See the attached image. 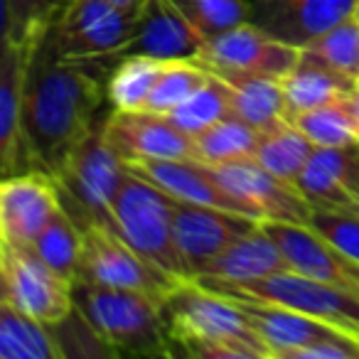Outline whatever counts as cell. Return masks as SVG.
<instances>
[{
  "label": "cell",
  "instance_id": "cell-1",
  "mask_svg": "<svg viewBox=\"0 0 359 359\" xmlns=\"http://www.w3.org/2000/svg\"><path fill=\"white\" fill-rule=\"evenodd\" d=\"M104 101V72L32 52L22 79V145L30 170L55 177L76 145L99 126L96 116Z\"/></svg>",
  "mask_w": 359,
  "mask_h": 359
},
{
  "label": "cell",
  "instance_id": "cell-2",
  "mask_svg": "<svg viewBox=\"0 0 359 359\" xmlns=\"http://www.w3.org/2000/svg\"><path fill=\"white\" fill-rule=\"evenodd\" d=\"M160 315L175 357L271 359L239 305L195 278L180 280L160 300Z\"/></svg>",
  "mask_w": 359,
  "mask_h": 359
},
{
  "label": "cell",
  "instance_id": "cell-3",
  "mask_svg": "<svg viewBox=\"0 0 359 359\" xmlns=\"http://www.w3.org/2000/svg\"><path fill=\"white\" fill-rule=\"evenodd\" d=\"M74 305L116 354L130 357H175L165 332L160 303L153 295L76 278L72 283Z\"/></svg>",
  "mask_w": 359,
  "mask_h": 359
},
{
  "label": "cell",
  "instance_id": "cell-4",
  "mask_svg": "<svg viewBox=\"0 0 359 359\" xmlns=\"http://www.w3.org/2000/svg\"><path fill=\"white\" fill-rule=\"evenodd\" d=\"M128 168L106 140L104 123L96 126L55 175L62 210L79 226L101 224L114 229V200Z\"/></svg>",
  "mask_w": 359,
  "mask_h": 359
},
{
  "label": "cell",
  "instance_id": "cell-5",
  "mask_svg": "<svg viewBox=\"0 0 359 359\" xmlns=\"http://www.w3.org/2000/svg\"><path fill=\"white\" fill-rule=\"evenodd\" d=\"M138 22L140 18L116 11L106 0H74L62 11L37 50L55 60L89 65L109 74Z\"/></svg>",
  "mask_w": 359,
  "mask_h": 359
},
{
  "label": "cell",
  "instance_id": "cell-6",
  "mask_svg": "<svg viewBox=\"0 0 359 359\" xmlns=\"http://www.w3.org/2000/svg\"><path fill=\"white\" fill-rule=\"evenodd\" d=\"M172 197L128 170L111 210L114 231L160 271L185 280L190 271L172 239Z\"/></svg>",
  "mask_w": 359,
  "mask_h": 359
},
{
  "label": "cell",
  "instance_id": "cell-7",
  "mask_svg": "<svg viewBox=\"0 0 359 359\" xmlns=\"http://www.w3.org/2000/svg\"><path fill=\"white\" fill-rule=\"evenodd\" d=\"M81 239L84 244H81V264L76 278L109 288L138 290L153 295L158 303L180 283L177 278L168 276L135 249H130L109 226H81Z\"/></svg>",
  "mask_w": 359,
  "mask_h": 359
},
{
  "label": "cell",
  "instance_id": "cell-8",
  "mask_svg": "<svg viewBox=\"0 0 359 359\" xmlns=\"http://www.w3.org/2000/svg\"><path fill=\"white\" fill-rule=\"evenodd\" d=\"M219 293L249 295V298L269 300L285 308L300 310L305 315H313L330 325L359 334V295L330 285L325 280L310 278L293 269H285L269 278L251 280L244 285H224V283H205Z\"/></svg>",
  "mask_w": 359,
  "mask_h": 359
},
{
  "label": "cell",
  "instance_id": "cell-9",
  "mask_svg": "<svg viewBox=\"0 0 359 359\" xmlns=\"http://www.w3.org/2000/svg\"><path fill=\"white\" fill-rule=\"evenodd\" d=\"M0 278L6 285L8 303L47 327L62 323L74 310L72 280L50 269L30 244L6 241L0 259Z\"/></svg>",
  "mask_w": 359,
  "mask_h": 359
},
{
  "label": "cell",
  "instance_id": "cell-10",
  "mask_svg": "<svg viewBox=\"0 0 359 359\" xmlns=\"http://www.w3.org/2000/svg\"><path fill=\"white\" fill-rule=\"evenodd\" d=\"M300 60V47L269 35L254 22L224 30L202 45L197 62L212 72H249L283 79Z\"/></svg>",
  "mask_w": 359,
  "mask_h": 359
},
{
  "label": "cell",
  "instance_id": "cell-11",
  "mask_svg": "<svg viewBox=\"0 0 359 359\" xmlns=\"http://www.w3.org/2000/svg\"><path fill=\"white\" fill-rule=\"evenodd\" d=\"M219 182L236 195L261 222H288L308 224L313 207L288 180L276 177L254 158L231 160L224 165H210Z\"/></svg>",
  "mask_w": 359,
  "mask_h": 359
},
{
  "label": "cell",
  "instance_id": "cell-12",
  "mask_svg": "<svg viewBox=\"0 0 359 359\" xmlns=\"http://www.w3.org/2000/svg\"><path fill=\"white\" fill-rule=\"evenodd\" d=\"M224 295H229L241 308V313L246 315V320L254 325L259 337L269 347L271 359H298L300 352H305L308 347L354 334L337 327V325H330L325 320L313 318V315L300 313V310L285 308V305L236 293Z\"/></svg>",
  "mask_w": 359,
  "mask_h": 359
},
{
  "label": "cell",
  "instance_id": "cell-13",
  "mask_svg": "<svg viewBox=\"0 0 359 359\" xmlns=\"http://www.w3.org/2000/svg\"><path fill=\"white\" fill-rule=\"evenodd\" d=\"M104 133L123 163L138 160H197L195 140L165 114L111 111Z\"/></svg>",
  "mask_w": 359,
  "mask_h": 359
},
{
  "label": "cell",
  "instance_id": "cell-14",
  "mask_svg": "<svg viewBox=\"0 0 359 359\" xmlns=\"http://www.w3.org/2000/svg\"><path fill=\"white\" fill-rule=\"evenodd\" d=\"M259 219H251L234 212L215 210V207L175 202L172 207V239L177 254L182 256L190 278L207 264L229 249L239 236L251 231Z\"/></svg>",
  "mask_w": 359,
  "mask_h": 359
},
{
  "label": "cell",
  "instance_id": "cell-15",
  "mask_svg": "<svg viewBox=\"0 0 359 359\" xmlns=\"http://www.w3.org/2000/svg\"><path fill=\"white\" fill-rule=\"evenodd\" d=\"M271 239L278 244L288 269L310 278L325 280L330 285L359 295V261L339 251L308 224L288 222H264Z\"/></svg>",
  "mask_w": 359,
  "mask_h": 359
},
{
  "label": "cell",
  "instance_id": "cell-16",
  "mask_svg": "<svg viewBox=\"0 0 359 359\" xmlns=\"http://www.w3.org/2000/svg\"><path fill=\"white\" fill-rule=\"evenodd\" d=\"M126 168L148 180L150 185L163 190L175 202L215 207L259 219L239 197L222 185L215 170L200 160H138V163H126Z\"/></svg>",
  "mask_w": 359,
  "mask_h": 359
},
{
  "label": "cell",
  "instance_id": "cell-17",
  "mask_svg": "<svg viewBox=\"0 0 359 359\" xmlns=\"http://www.w3.org/2000/svg\"><path fill=\"white\" fill-rule=\"evenodd\" d=\"M62 210L52 175L42 170L0 177V229L6 241L32 244L40 229Z\"/></svg>",
  "mask_w": 359,
  "mask_h": 359
},
{
  "label": "cell",
  "instance_id": "cell-18",
  "mask_svg": "<svg viewBox=\"0 0 359 359\" xmlns=\"http://www.w3.org/2000/svg\"><path fill=\"white\" fill-rule=\"evenodd\" d=\"M354 0H251L249 22L295 47H305L352 15Z\"/></svg>",
  "mask_w": 359,
  "mask_h": 359
},
{
  "label": "cell",
  "instance_id": "cell-19",
  "mask_svg": "<svg viewBox=\"0 0 359 359\" xmlns=\"http://www.w3.org/2000/svg\"><path fill=\"white\" fill-rule=\"evenodd\" d=\"M202 45H205V37L180 13L172 0H150L148 11L143 13L121 57L143 55L163 62L197 60Z\"/></svg>",
  "mask_w": 359,
  "mask_h": 359
},
{
  "label": "cell",
  "instance_id": "cell-20",
  "mask_svg": "<svg viewBox=\"0 0 359 359\" xmlns=\"http://www.w3.org/2000/svg\"><path fill=\"white\" fill-rule=\"evenodd\" d=\"M285 269H288V261L280 254L278 244L266 231L264 222H259L254 229L239 236L229 249L207 261L192 278L200 283L244 285L251 280L269 278V276L280 273Z\"/></svg>",
  "mask_w": 359,
  "mask_h": 359
},
{
  "label": "cell",
  "instance_id": "cell-21",
  "mask_svg": "<svg viewBox=\"0 0 359 359\" xmlns=\"http://www.w3.org/2000/svg\"><path fill=\"white\" fill-rule=\"evenodd\" d=\"M354 148H318L295 177V187L313 210H359L349 187Z\"/></svg>",
  "mask_w": 359,
  "mask_h": 359
},
{
  "label": "cell",
  "instance_id": "cell-22",
  "mask_svg": "<svg viewBox=\"0 0 359 359\" xmlns=\"http://www.w3.org/2000/svg\"><path fill=\"white\" fill-rule=\"evenodd\" d=\"M27 55L11 47L0 60V177L30 170L22 145V79Z\"/></svg>",
  "mask_w": 359,
  "mask_h": 359
},
{
  "label": "cell",
  "instance_id": "cell-23",
  "mask_svg": "<svg viewBox=\"0 0 359 359\" xmlns=\"http://www.w3.org/2000/svg\"><path fill=\"white\" fill-rule=\"evenodd\" d=\"M215 74L229 89L234 116L259 128L261 133L288 121L283 84L278 76L249 74V72H215Z\"/></svg>",
  "mask_w": 359,
  "mask_h": 359
},
{
  "label": "cell",
  "instance_id": "cell-24",
  "mask_svg": "<svg viewBox=\"0 0 359 359\" xmlns=\"http://www.w3.org/2000/svg\"><path fill=\"white\" fill-rule=\"evenodd\" d=\"M280 84H283L285 96V114H288L290 121L295 116L305 114V111L320 109L325 104L344 99L357 86V81L327 69L320 62L308 60L300 52L298 65L280 79Z\"/></svg>",
  "mask_w": 359,
  "mask_h": 359
},
{
  "label": "cell",
  "instance_id": "cell-25",
  "mask_svg": "<svg viewBox=\"0 0 359 359\" xmlns=\"http://www.w3.org/2000/svg\"><path fill=\"white\" fill-rule=\"evenodd\" d=\"M0 359H62V352L47 325L6 300L0 303Z\"/></svg>",
  "mask_w": 359,
  "mask_h": 359
},
{
  "label": "cell",
  "instance_id": "cell-26",
  "mask_svg": "<svg viewBox=\"0 0 359 359\" xmlns=\"http://www.w3.org/2000/svg\"><path fill=\"white\" fill-rule=\"evenodd\" d=\"M165 62L143 55H126L106 74V104L111 111H140L148 101Z\"/></svg>",
  "mask_w": 359,
  "mask_h": 359
},
{
  "label": "cell",
  "instance_id": "cell-27",
  "mask_svg": "<svg viewBox=\"0 0 359 359\" xmlns=\"http://www.w3.org/2000/svg\"><path fill=\"white\" fill-rule=\"evenodd\" d=\"M313 150L315 145L310 143L308 135L293 121H283V123L261 133L254 160L259 165H264L269 172H273L276 177L288 180L295 185V177L300 175L303 165L308 163Z\"/></svg>",
  "mask_w": 359,
  "mask_h": 359
},
{
  "label": "cell",
  "instance_id": "cell-28",
  "mask_svg": "<svg viewBox=\"0 0 359 359\" xmlns=\"http://www.w3.org/2000/svg\"><path fill=\"white\" fill-rule=\"evenodd\" d=\"M192 140H195V158L200 163L224 165L231 160L254 158L261 140V130L231 114L217 121L210 128H205L202 133H197Z\"/></svg>",
  "mask_w": 359,
  "mask_h": 359
},
{
  "label": "cell",
  "instance_id": "cell-29",
  "mask_svg": "<svg viewBox=\"0 0 359 359\" xmlns=\"http://www.w3.org/2000/svg\"><path fill=\"white\" fill-rule=\"evenodd\" d=\"M81 226L65 210H60L42 226L30 246L50 269L74 283L81 264Z\"/></svg>",
  "mask_w": 359,
  "mask_h": 359
},
{
  "label": "cell",
  "instance_id": "cell-30",
  "mask_svg": "<svg viewBox=\"0 0 359 359\" xmlns=\"http://www.w3.org/2000/svg\"><path fill=\"white\" fill-rule=\"evenodd\" d=\"M300 52L308 60L359 81V22L352 15L310 40L305 47H300Z\"/></svg>",
  "mask_w": 359,
  "mask_h": 359
},
{
  "label": "cell",
  "instance_id": "cell-31",
  "mask_svg": "<svg viewBox=\"0 0 359 359\" xmlns=\"http://www.w3.org/2000/svg\"><path fill=\"white\" fill-rule=\"evenodd\" d=\"M231 114H234V111H231L229 89H226V84L215 72H210V79H207L190 99H185L180 106H175V109L165 116H168L177 128H182L187 135L195 138L197 133H202L205 128H210L217 121L226 118V116H231Z\"/></svg>",
  "mask_w": 359,
  "mask_h": 359
},
{
  "label": "cell",
  "instance_id": "cell-32",
  "mask_svg": "<svg viewBox=\"0 0 359 359\" xmlns=\"http://www.w3.org/2000/svg\"><path fill=\"white\" fill-rule=\"evenodd\" d=\"M210 79V69L202 67L197 60H172L165 62L163 72L155 79L148 101L140 111L153 114H170L175 106L190 99L205 81Z\"/></svg>",
  "mask_w": 359,
  "mask_h": 359
},
{
  "label": "cell",
  "instance_id": "cell-33",
  "mask_svg": "<svg viewBox=\"0 0 359 359\" xmlns=\"http://www.w3.org/2000/svg\"><path fill=\"white\" fill-rule=\"evenodd\" d=\"M290 121L318 148H359V133L342 99L320 106V109L305 111Z\"/></svg>",
  "mask_w": 359,
  "mask_h": 359
},
{
  "label": "cell",
  "instance_id": "cell-34",
  "mask_svg": "<svg viewBox=\"0 0 359 359\" xmlns=\"http://www.w3.org/2000/svg\"><path fill=\"white\" fill-rule=\"evenodd\" d=\"M13 22V47L27 57L40 47L42 37L60 20L67 0H8Z\"/></svg>",
  "mask_w": 359,
  "mask_h": 359
},
{
  "label": "cell",
  "instance_id": "cell-35",
  "mask_svg": "<svg viewBox=\"0 0 359 359\" xmlns=\"http://www.w3.org/2000/svg\"><path fill=\"white\" fill-rule=\"evenodd\" d=\"M205 40L249 22L251 0H172Z\"/></svg>",
  "mask_w": 359,
  "mask_h": 359
},
{
  "label": "cell",
  "instance_id": "cell-36",
  "mask_svg": "<svg viewBox=\"0 0 359 359\" xmlns=\"http://www.w3.org/2000/svg\"><path fill=\"white\" fill-rule=\"evenodd\" d=\"M57 347L65 357H114V349L109 347L104 337L96 332V327L76 310H72L62 323L50 327Z\"/></svg>",
  "mask_w": 359,
  "mask_h": 359
},
{
  "label": "cell",
  "instance_id": "cell-37",
  "mask_svg": "<svg viewBox=\"0 0 359 359\" xmlns=\"http://www.w3.org/2000/svg\"><path fill=\"white\" fill-rule=\"evenodd\" d=\"M308 226L359 261V210H313Z\"/></svg>",
  "mask_w": 359,
  "mask_h": 359
},
{
  "label": "cell",
  "instance_id": "cell-38",
  "mask_svg": "<svg viewBox=\"0 0 359 359\" xmlns=\"http://www.w3.org/2000/svg\"><path fill=\"white\" fill-rule=\"evenodd\" d=\"M13 47V22H11V3L0 0V60Z\"/></svg>",
  "mask_w": 359,
  "mask_h": 359
},
{
  "label": "cell",
  "instance_id": "cell-39",
  "mask_svg": "<svg viewBox=\"0 0 359 359\" xmlns=\"http://www.w3.org/2000/svg\"><path fill=\"white\" fill-rule=\"evenodd\" d=\"M106 3L130 18H143V13L148 11V6H150V0H106Z\"/></svg>",
  "mask_w": 359,
  "mask_h": 359
},
{
  "label": "cell",
  "instance_id": "cell-40",
  "mask_svg": "<svg viewBox=\"0 0 359 359\" xmlns=\"http://www.w3.org/2000/svg\"><path fill=\"white\" fill-rule=\"evenodd\" d=\"M344 106H347V111H349V116H352V121H354V128H357V133H359V84L354 86L352 91H349L347 96H344Z\"/></svg>",
  "mask_w": 359,
  "mask_h": 359
},
{
  "label": "cell",
  "instance_id": "cell-41",
  "mask_svg": "<svg viewBox=\"0 0 359 359\" xmlns=\"http://www.w3.org/2000/svg\"><path fill=\"white\" fill-rule=\"evenodd\" d=\"M349 187H352V195H354L357 207H359V148H354V155H352V168H349Z\"/></svg>",
  "mask_w": 359,
  "mask_h": 359
},
{
  "label": "cell",
  "instance_id": "cell-42",
  "mask_svg": "<svg viewBox=\"0 0 359 359\" xmlns=\"http://www.w3.org/2000/svg\"><path fill=\"white\" fill-rule=\"evenodd\" d=\"M352 18L359 22V0H354V8H352Z\"/></svg>",
  "mask_w": 359,
  "mask_h": 359
},
{
  "label": "cell",
  "instance_id": "cell-43",
  "mask_svg": "<svg viewBox=\"0 0 359 359\" xmlns=\"http://www.w3.org/2000/svg\"><path fill=\"white\" fill-rule=\"evenodd\" d=\"M3 249H6V234L0 229V259H3Z\"/></svg>",
  "mask_w": 359,
  "mask_h": 359
},
{
  "label": "cell",
  "instance_id": "cell-44",
  "mask_svg": "<svg viewBox=\"0 0 359 359\" xmlns=\"http://www.w3.org/2000/svg\"><path fill=\"white\" fill-rule=\"evenodd\" d=\"M0 303H6V285H3V278H0Z\"/></svg>",
  "mask_w": 359,
  "mask_h": 359
},
{
  "label": "cell",
  "instance_id": "cell-45",
  "mask_svg": "<svg viewBox=\"0 0 359 359\" xmlns=\"http://www.w3.org/2000/svg\"><path fill=\"white\" fill-rule=\"evenodd\" d=\"M69 3H74V0H67V6H69Z\"/></svg>",
  "mask_w": 359,
  "mask_h": 359
},
{
  "label": "cell",
  "instance_id": "cell-46",
  "mask_svg": "<svg viewBox=\"0 0 359 359\" xmlns=\"http://www.w3.org/2000/svg\"><path fill=\"white\" fill-rule=\"evenodd\" d=\"M357 84H359V81H357Z\"/></svg>",
  "mask_w": 359,
  "mask_h": 359
}]
</instances>
